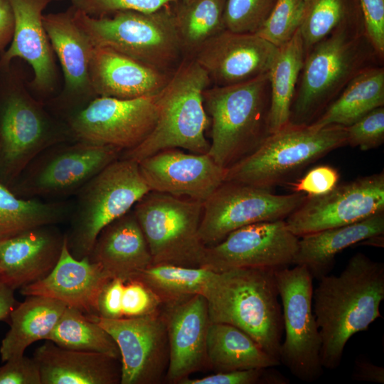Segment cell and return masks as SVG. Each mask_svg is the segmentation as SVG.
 Returning <instances> with one entry per match:
<instances>
[{"label": "cell", "instance_id": "603a6c76", "mask_svg": "<svg viewBox=\"0 0 384 384\" xmlns=\"http://www.w3.org/2000/svg\"><path fill=\"white\" fill-rule=\"evenodd\" d=\"M14 16V31L9 48L0 59V68H8L19 58L32 68V85L43 93L53 90L56 66L53 49L43 24V11L51 0H9Z\"/></svg>", "mask_w": 384, "mask_h": 384}, {"label": "cell", "instance_id": "e0dca14e", "mask_svg": "<svg viewBox=\"0 0 384 384\" xmlns=\"http://www.w3.org/2000/svg\"><path fill=\"white\" fill-rule=\"evenodd\" d=\"M384 211V173L337 185L329 193L309 197L286 219L287 228L300 238L353 223Z\"/></svg>", "mask_w": 384, "mask_h": 384}, {"label": "cell", "instance_id": "f1b7e54d", "mask_svg": "<svg viewBox=\"0 0 384 384\" xmlns=\"http://www.w3.org/2000/svg\"><path fill=\"white\" fill-rule=\"evenodd\" d=\"M66 306L51 298L31 295L16 306L10 314V329L2 339L0 356L3 362L23 356L33 343L46 340Z\"/></svg>", "mask_w": 384, "mask_h": 384}, {"label": "cell", "instance_id": "277c9868", "mask_svg": "<svg viewBox=\"0 0 384 384\" xmlns=\"http://www.w3.org/2000/svg\"><path fill=\"white\" fill-rule=\"evenodd\" d=\"M203 100L210 124L207 154L223 168L250 154L270 134L268 73L233 85L208 87Z\"/></svg>", "mask_w": 384, "mask_h": 384}, {"label": "cell", "instance_id": "ee69618b", "mask_svg": "<svg viewBox=\"0 0 384 384\" xmlns=\"http://www.w3.org/2000/svg\"><path fill=\"white\" fill-rule=\"evenodd\" d=\"M364 32L376 55L384 59V0H358Z\"/></svg>", "mask_w": 384, "mask_h": 384}, {"label": "cell", "instance_id": "8992f818", "mask_svg": "<svg viewBox=\"0 0 384 384\" xmlns=\"http://www.w3.org/2000/svg\"><path fill=\"white\" fill-rule=\"evenodd\" d=\"M71 8L75 21L95 46L166 73H173L181 63L183 53L172 4L151 13L122 11L101 17Z\"/></svg>", "mask_w": 384, "mask_h": 384}, {"label": "cell", "instance_id": "cb8c5ba5", "mask_svg": "<svg viewBox=\"0 0 384 384\" xmlns=\"http://www.w3.org/2000/svg\"><path fill=\"white\" fill-rule=\"evenodd\" d=\"M53 225L0 240V281L14 291L45 277L57 263L65 236Z\"/></svg>", "mask_w": 384, "mask_h": 384}, {"label": "cell", "instance_id": "f5cc1de1", "mask_svg": "<svg viewBox=\"0 0 384 384\" xmlns=\"http://www.w3.org/2000/svg\"><path fill=\"white\" fill-rule=\"evenodd\" d=\"M51 1H58V0H51Z\"/></svg>", "mask_w": 384, "mask_h": 384}, {"label": "cell", "instance_id": "484cf974", "mask_svg": "<svg viewBox=\"0 0 384 384\" xmlns=\"http://www.w3.org/2000/svg\"><path fill=\"white\" fill-rule=\"evenodd\" d=\"M110 278L124 282L152 265L150 250L133 210L105 227L88 256Z\"/></svg>", "mask_w": 384, "mask_h": 384}, {"label": "cell", "instance_id": "83f0119b", "mask_svg": "<svg viewBox=\"0 0 384 384\" xmlns=\"http://www.w3.org/2000/svg\"><path fill=\"white\" fill-rule=\"evenodd\" d=\"M384 234V211L362 220L299 238L293 265L305 267L313 279L329 274L337 254L344 249Z\"/></svg>", "mask_w": 384, "mask_h": 384}, {"label": "cell", "instance_id": "db71d44e", "mask_svg": "<svg viewBox=\"0 0 384 384\" xmlns=\"http://www.w3.org/2000/svg\"><path fill=\"white\" fill-rule=\"evenodd\" d=\"M0 272H1V269H0Z\"/></svg>", "mask_w": 384, "mask_h": 384}, {"label": "cell", "instance_id": "7bdbcfd3", "mask_svg": "<svg viewBox=\"0 0 384 384\" xmlns=\"http://www.w3.org/2000/svg\"><path fill=\"white\" fill-rule=\"evenodd\" d=\"M162 304L156 294L142 282H125L122 296L123 317L141 316L159 311Z\"/></svg>", "mask_w": 384, "mask_h": 384}, {"label": "cell", "instance_id": "d6986e66", "mask_svg": "<svg viewBox=\"0 0 384 384\" xmlns=\"http://www.w3.org/2000/svg\"><path fill=\"white\" fill-rule=\"evenodd\" d=\"M279 48L256 33L225 29L191 57L216 86L242 83L267 73Z\"/></svg>", "mask_w": 384, "mask_h": 384}, {"label": "cell", "instance_id": "ffe728a7", "mask_svg": "<svg viewBox=\"0 0 384 384\" xmlns=\"http://www.w3.org/2000/svg\"><path fill=\"white\" fill-rule=\"evenodd\" d=\"M151 191L204 202L225 181L226 169L208 154L167 149L139 162Z\"/></svg>", "mask_w": 384, "mask_h": 384}, {"label": "cell", "instance_id": "ac0fdd59", "mask_svg": "<svg viewBox=\"0 0 384 384\" xmlns=\"http://www.w3.org/2000/svg\"><path fill=\"white\" fill-rule=\"evenodd\" d=\"M43 24L63 73L64 90L53 106L65 119L96 97L90 79L95 46L75 21L72 8L43 14Z\"/></svg>", "mask_w": 384, "mask_h": 384}, {"label": "cell", "instance_id": "d6a6232c", "mask_svg": "<svg viewBox=\"0 0 384 384\" xmlns=\"http://www.w3.org/2000/svg\"><path fill=\"white\" fill-rule=\"evenodd\" d=\"M73 207V203L68 201L19 197L0 182V240L60 223L70 216Z\"/></svg>", "mask_w": 384, "mask_h": 384}, {"label": "cell", "instance_id": "8d00e7d4", "mask_svg": "<svg viewBox=\"0 0 384 384\" xmlns=\"http://www.w3.org/2000/svg\"><path fill=\"white\" fill-rule=\"evenodd\" d=\"M358 20H362L358 0H305L299 28L304 55L336 29Z\"/></svg>", "mask_w": 384, "mask_h": 384}, {"label": "cell", "instance_id": "74e56055", "mask_svg": "<svg viewBox=\"0 0 384 384\" xmlns=\"http://www.w3.org/2000/svg\"><path fill=\"white\" fill-rule=\"evenodd\" d=\"M304 3L305 0H277L255 33L277 48L284 45L299 28Z\"/></svg>", "mask_w": 384, "mask_h": 384}, {"label": "cell", "instance_id": "e575fe53", "mask_svg": "<svg viewBox=\"0 0 384 384\" xmlns=\"http://www.w3.org/2000/svg\"><path fill=\"white\" fill-rule=\"evenodd\" d=\"M213 274L203 267L153 264L133 279L147 286L159 298L162 306H166L202 294Z\"/></svg>", "mask_w": 384, "mask_h": 384}, {"label": "cell", "instance_id": "7dc6e473", "mask_svg": "<svg viewBox=\"0 0 384 384\" xmlns=\"http://www.w3.org/2000/svg\"><path fill=\"white\" fill-rule=\"evenodd\" d=\"M125 282L121 279H110L103 287L98 299V316L107 319L123 317L122 296Z\"/></svg>", "mask_w": 384, "mask_h": 384}, {"label": "cell", "instance_id": "f546056e", "mask_svg": "<svg viewBox=\"0 0 384 384\" xmlns=\"http://www.w3.org/2000/svg\"><path fill=\"white\" fill-rule=\"evenodd\" d=\"M206 356L208 366L215 373L275 367L281 364L247 334L223 323H209Z\"/></svg>", "mask_w": 384, "mask_h": 384}, {"label": "cell", "instance_id": "816d5d0a", "mask_svg": "<svg viewBox=\"0 0 384 384\" xmlns=\"http://www.w3.org/2000/svg\"><path fill=\"white\" fill-rule=\"evenodd\" d=\"M182 1H191V0H182Z\"/></svg>", "mask_w": 384, "mask_h": 384}, {"label": "cell", "instance_id": "2e32d148", "mask_svg": "<svg viewBox=\"0 0 384 384\" xmlns=\"http://www.w3.org/2000/svg\"><path fill=\"white\" fill-rule=\"evenodd\" d=\"M87 315L110 334L119 348L121 384H156L166 377L169 350L161 309L119 319Z\"/></svg>", "mask_w": 384, "mask_h": 384}, {"label": "cell", "instance_id": "ab89813d", "mask_svg": "<svg viewBox=\"0 0 384 384\" xmlns=\"http://www.w3.org/2000/svg\"><path fill=\"white\" fill-rule=\"evenodd\" d=\"M288 384L289 380L274 367L218 372L201 378L189 377L179 384Z\"/></svg>", "mask_w": 384, "mask_h": 384}, {"label": "cell", "instance_id": "d4e9b609", "mask_svg": "<svg viewBox=\"0 0 384 384\" xmlns=\"http://www.w3.org/2000/svg\"><path fill=\"white\" fill-rule=\"evenodd\" d=\"M173 73L156 70L113 50L97 46L90 65L95 97L118 99L155 95L166 86Z\"/></svg>", "mask_w": 384, "mask_h": 384}, {"label": "cell", "instance_id": "4316f807", "mask_svg": "<svg viewBox=\"0 0 384 384\" xmlns=\"http://www.w3.org/2000/svg\"><path fill=\"white\" fill-rule=\"evenodd\" d=\"M41 384L120 383L118 359L91 351L64 348L46 340L36 349Z\"/></svg>", "mask_w": 384, "mask_h": 384}, {"label": "cell", "instance_id": "6da1fadb", "mask_svg": "<svg viewBox=\"0 0 384 384\" xmlns=\"http://www.w3.org/2000/svg\"><path fill=\"white\" fill-rule=\"evenodd\" d=\"M384 264L357 252L338 275L329 274L313 290L312 305L321 337V361L334 370L348 340L382 317Z\"/></svg>", "mask_w": 384, "mask_h": 384}, {"label": "cell", "instance_id": "bcb514c9", "mask_svg": "<svg viewBox=\"0 0 384 384\" xmlns=\"http://www.w3.org/2000/svg\"><path fill=\"white\" fill-rule=\"evenodd\" d=\"M0 366V384H41L38 363L33 358H12Z\"/></svg>", "mask_w": 384, "mask_h": 384}, {"label": "cell", "instance_id": "60d3db41", "mask_svg": "<svg viewBox=\"0 0 384 384\" xmlns=\"http://www.w3.org/2000/svg\"><path fill=\"white\" fill-rule=\"evenodd\" d=\"M72 7L90 16L101 17L117 11H156L180 0H70Z\"/></svg>", "mask_w": 384, "mask_h": 384}, {"label": "cell", "instance_id": "d590c367", "mask_svg": "<svg viewBox=\"0 0 384 384\" xmlns=\"http://www.w3.org/2000/svg\"><path fill=\"white\" fill-rule=\"evenodd\" d=\"M46 340L64 348L96 352L120 359L119 348L110 334L73 307H65Z\"/></svg>", "mask_w": 384, "mask_h": 384}, {"label": "cell", "instance_id": "836d02e7", "mask_svg": "<svg viewBox=\"0 0 384 384\" xmlns=\"http://www.w3.org/2000/svg\"><path fill=\"white\" fill-rule=\"evenodd\" d=\"M225 0H182L174 3V17L183 54L193 55L208 40L225 29Z\"/></svg>", "mask_w": 384, "mask_h": 384}, {"label": "cell", "instance_id": "4dcf8cb0", "mask_svg": "<svg viewBox=\"0 0 384 384\" xmlns=\"http://www.w3.org/2000/svg\"><path fill=\"white\" fill-rule=\"evenodd\" d=\"M384 106V68L368 67L356 75L325 110L309 124L321 129L348 127L373 110Z\"/></svg>", "mask_w": 384, "mask_h": 384}, {"label": "cell", "instance_id": "c3c4849f", "mask_svg": "<svg viewBox=\"0 0 384 384\" xmlns=\"http://www.w3.org/2000/svg\"><path fill=\"white\" fill-rule=\"evenodd\" d=\"M351 377L355 380L383 384L384 368L364 357H358L355 360Z\"/></svg>", "mask_w": 384, "mask_h": 384}, {"label": "cell", "instance_id": "7c38bea8", "mask_svg": "<svg viewBox=\"0 0 384 384\" xmlns=\"http://www.w3.org/2000/svg\"><path fill=\"white\" fill-rule=\"evenodd\" d=\"M122 151L82 141L53 144L40 152L9 188L26 198L63 197L75 194Z\"/></svg>", "mask_w": 384, "mask_h": 384}, {"label": "cell", "instance_id": "1f68e13d", "mask_svg": "<svg viewBox=\"0 0 384 384\" xmlns=\"http://www.w3.org/2000/svg\"><path fill=\"white\" fill-rule=\"evenodd\" d=\"M304 59L303 41L298 30L289 41L279 48L268 72L270 86V134L289 124L291 107Z\"/></svg>", "mask_w": 384, "mask_h": 384}, {"label": "cell", "instance_id": "4fadbf2b", "mask_svg": "<svg viewBox=\"0 0 384 384\" xmlns=\"http://www.w3.org/2000/svg\"><path fill=\"white\" fill-rule=\"evenodd\" d=\"M306 197L300 193L274 194L271 190L223 181L203 203L200 239L210 246L245 225L285 220Z\"/></svg>", "mask_w": 384, "mask_h": 384}, {"label": "cell", "instance_id": "f35d334b", "mask_svg": "<svg viewBox=\"0 0 384 384\" xmlns=\"http://www.w3.org/2000/svg\"><path fill=\"white\" fill-rule=\"evenodd\" d=\"M277 0H225L223 21L226 30L255 33Z\"/></svg>", "mask_w": 384, "mask_h": 384}, {"label": "cell", "instance_id": "ba28073f", "mask_svg": "<svg viewBox=\"0 0 384 384\" xmlns=\"http://www.w3.org/2000/svg\"><path fill=\"white\" fill-rule=\"evenodd\" d=\"M150 191L134 160L119 158L98 172L75 193L66 235L71 254L77 259L88 257L102 230Z\"/></svg>", "mask_w": 384, "mask_h": 384}, {"label": "cell", "instance_id": "3957f363", "mask_svg": "<svg viewBox=\"0 0 384 384\" xmlns=\"http://www.w3.org/2000/svg\"><path fill=\"white\" fill-rule=\"evenodd\" d=\"M274 272L250 268L213 272L202 295L209 323L241 329L279 361L284 330Z\"/></svg>", "mask_w": 384, "mask_h": 384}, {"label": "cell", "instance_id": "52a82bcc", "mask_svg": "<svg viewBox=\"0 0 384 384\" xmlns=\"http://www.w3.org/2000/svg\"><path fill=\"white\" fill-rule=\"evenodd\" d=\"M347 144L345 127L289 124L270 134L250 154L226 169L224 181L272 190L310 164Z\"/></svg>", "mask_w": 384, "mask_h": 384}, {"label": "cell", "instance_id": "9c48e42d", "mask_svg": "<svg viewBox=\"0 0 384 384\" xmlns=\"http://www.w3.org/2000/svg\"><path fill=\"white\" fill-rule=\"evenodd\" d=\"M133 211L153 264L200 267L206 245L199 237L203 202L150 191Z\"/></svg>", "mask_w": 384, "mask_h": 384}, {"label": "cell", "instance_id": "7402d4cb", "mask_svg": "<svg viewBox=\"0 0 384 384\" xmlns=\"http://www.w3.org/2000/svg\"><path fill=\"white\" fill-rule=\"evenodd\" d=\"M110 279L101 266L88 257H75L65 235L60 257L53 270L43 279L20 290L24 296L51 298L87 314L97 315L100 294Z\"/></svg>", "mask_w": 384, "mask_h": 384}, {"label": "cell", "instance_id": "30bf717a", "mask_svg": "<svg viewBox=\"0 0 384 384\" xmlns=\"http://www.w3.org/2000/svg\"><path fill=\"white\" fill-rule=\"evenodd\" d=\"M75 141L65 121L51 116L25 90H7L0 98V182L10 188L40 152Z\"/></svg>", "mask_w": 384, "mask_h": 384}, {"label": "cell", "instance_id": "f6af8a7d", "mask_svg": "<svg viewBox=\"0 0 384 384\" xmlns=\"http://www.w3.org/2000/svg\"><path fill=\"white\" fill-rule=\"evenodd\" d=\"M339 176L336 169L329 165H320L309 170L296 181L287 183L293 193L313 197L333 190L338 183Z\"/></svg>", "mask_w": 384, "mask_h": 384}, {"label": "cell", "instance_id": "44dd1931", "mask_svg": "<svg viewBox=\"0 0 384 384\" xmlns=\"http://www.w3.org/2000/svg\"><path fill=\"white\" fill-rule=\"evenodd\" d=\"M169 343L166 379L178 383L208 366L206 336L209 319L207 302L196 294L181 302L162 306Z\"/></svg>", "mask_w": 384, "mask_h": 384}, {"label": "cell", "instance_id": "9a60e30c", "mask_svg": "<svg viewBox=\"0 0 384 384\" xmlns=\"http://www.w3.org/2000/svg\"><path fill=\"white\" fill-rule=\"evenodd\" d=\"M299 240L285 220L247 225L206 246L200 267L213 272L242 268L277 271L293 265Z\"/></svg>", "mask_w": 384, "mask_h": 384}, {"label": "cell", "instance_id": "b9f144b4", "mask_svg": "<svg viewBox=\"0 0 384 384\" xmlns=\"http://www.w3.org/2000/svg\"><path fill=\"white\" fill-rule=\"evenodd\" d=\"M347 144L366 151L384 142V106L375 108L346 127Z\"/></svg>", "mask_w": 384, "mask_h": 384}, {"label": "cell", "instance_id": "5b68a950", "mask_svg": "<svg viewBox=\"0 0 384 384\" xmlns=\"http://www.w3.org/2000/svg\"><path fill=\"white\" fill-rule=\"evenodd\" d=\"M211 84L206 71L193 58L183 60L159 94V115L149 135L120 158L139 162L167 149L207 154L210 142L205 132L210 124L203 93Z\"/></svg>", "mask_w": 384, "mask_h": 384}, {"label": "cell", "instance_id": "f907efd6", "mask_svg": "<svg viewBox=\"0 0 384 384\" xmlns=\"http://www.w3.org/2000/svg\"><path fill=\"white\" fill-rule=\"evenodd\" d=\"M16 306L14 290L0 281V321L9 318Z\"/></svg>", "mask_w": 384, "mask_h": 384}, {"label": "cell", "instance_id": "681fc988", "mask_svg": "<svg viewBox=\"0 0 384 384\" xmlns=\"http://www.w3.org/2000/svg\"><path fill=\"white\" fill-rule=\"evenodd\" d=\"M14 31V16L9 0H0V52L11 43Z\"/></svg>", "mask_w": 384, "mask_h": 384}, {"label": "cell", "instance_id": "7a4b0ae2", "mask_svg": "<svg viewBox=\"0 0 384 384\" xmlns=\"http://www.w3.org/2000/svg\"><path fill=\"white\" fill-rule=\"evenodd\" d=\"M381 62L365 35L362 20L340 26L305 54L289 123H312L356 75Z\"/></svg>", "mask_w": 384, "mask_h": 384}, {"label": "cell", "instance_id": "5bb4252c", "mask_svg": "<svg viewBox=\"0 0 384 384\" xmlns=\"http://www.w3.org/2000/svg\"><path fill=\"white\" fill-rule=\"evenodd\" d=\"M159 94L134 99L96 97L65 122L75 140L127 151L153 130L159 115Z\"/></svg>", "mask_w": 384, "mask_h": 384}, {"label": "cell", "instance_id": "8fae6325", "mask_svg": "<svg viewBox=\"0 0 384 384\" xmlns=\"http://www.w3.org/2000/svg\"><path fill=\"white\" fill-rule=\"evenodd\" d=\"M281 300L284 339L279 361L302 381L311 383L323 373L321 337L313 311V277L302 265L275 271Z\"/></svg>", "mask_w": 384, "mask_h": 384}]
</instances>
